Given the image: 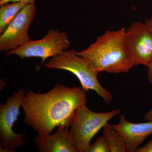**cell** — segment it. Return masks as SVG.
Instances as JSON below:
<instances>
[{
	"label": "cell",
	"instance_id": "cell-13",
	"mask_svg": "<svg viewBox=\"0 0 152 152\" xmlns=\"http://www.w3.org/2000/svg\"><path fill=\"white\" fill-rule=\"evenodd\" d=\"M88 152H111L107 140L103 135L99 137L93 144H91Z\"/></svg>",
	"mask_w": 152,
	"mask_h": 152
},
{
	"label": "cell",
	"instance_id": "cell-5",
	"mask_svg": "<svg viewBox=\"0 0 152 152\" xmlns=\"http://www.w3.org/2000/svg\"><path fill=\"white\" fill-rule=\"evenodd\" d=\"M25 94V90L20 89L8 97L5 103L0 106V152H15V148L26 145V133L16 134L12 129L20 113V108Z\"/></svg>",
	"mask_w": 152,
	"mask_h": 152
},
{
	"label": "cell",
	"instance_id": "cell-9",
	"mask_svg": "<svg viewBox=\"0 0 152 152\" xmlns=\"http://www.w3.org/2000/svg\"><path fill=\"white\" fill-rule=\"evenodd\" d=\"M113 126L124 139L128 152H135L147 137L152 134V121L138 124L130 122L124 114L120 116L118 124Z\"/></svg>",
	"mask_w": 152,
	"mask_h": 152
},
{
	"label": "cell",
	"instance_id": "cell-18",
	"mask_svg": "<svg viewBox=\"0 0 152 152\" xmlns=\"http://www.w3.org/2000/svg\"><path fill=\"white\" fill-rule=\"evenodd\" d=\"M145 118L148 121H152V108L145 115Z\"/></svg>",
	"mask_w": 152,
	"mask_h": 152
},
{
	"label": "cell",
	"instance_id": "cell-4",
	"mask_svg": "<svg viewBox=\"0 0 152 152\" xmlns=\"http://www.w3.org/2000/svg\"><path fill=\"white\" fill-rule=\"evenodd\" d=\"M121 111L118 109L98 113L92 111L86 105L79 107L69 130L76 152H88L93 137Z\"/></svg>",
	"mask_w": 152,
	"mask_h": 152
},
{
	"label": "cell",
	"instance_id": "cell-6",
	"mask_svg": "<svg viewBox=\"0 0 152 152\" xmlns=\"http://www.w3.org/2000/svg\"><path fill=\"white\" fill-rule=\"evenodd\" d=\"M71 45L69 36L59 29H50L45 37L38 40L30 39L26 43L10 51L7 56L15 55L22 60L30 57H39L42 59L40 67L50 57H55L67 50Z\"/></svg>",
	"mask_w": 152,
	"mask_h": 152
},
{
	"label": "cell",
	"instance_id": "cell-15",
	"mask_svg": "<svg viewBox=\"0 0 152 152\" xmlns=\"http://www.w3.org/2000/svg\"><path fill=\"white\" fill-rule=\"evenodd\" d=\"M36 0H0V6L8 3L18 2H26L28 4H34Z\"/></svg>",
	"mask_w": 152,
	"mask_h": 152
},
{
	"label": "cell",
	"instance_id": "cell-1",
	"mask_svg": "<svg viewBox=\"0 0 152 152\" xmlns=\"http://www.w3.org/2000/svg\"><path fill=\"white\" fill-rule=\"evenodd\" d=\"M86 95L82 88H70L59 83L44 94L29 91L22 102L24 121L38 135L51 134L56 127L69 129L77 109L86 105Z\"/></svg>",
	"mask_w": 152,
	"mask_h": 152
},
{
	"label": "cell",
	"instance_id": "cell-8",
	"mask_svg": "<svg viewBox=\"0 0 152 152\" xmlns=\"http://www.w3.org/2000/svg\"><path fill=\"white\" fill-rule=\"evenodd\" d=\"M125 40L134 65L148 66L152 57V33L145 23H133L126 31Z\"/></svg>",
	"mask_w": 152,
	"mask_h": 152
},
{
	"label": "cell",
	"instance_id": "cell-10",
	"mask_svg": "<svg viewBox=\"0 0 152 152\" xmlns=\"http://www.w3.org/2000/svg\"><path fill=\"white\" fill-rule=\"evenodd\" d=\"M68 128H58L53 134L38 135L36 148L40 152H76Z\"/></svg>",
	"mask_w": 152,
	"mask_h": 152
},
{
	"label": "cell",
	"instance_id": "cell-2",
	"mask_svg": "<svg viewBox=\"0 0 152 152\" xmlns=\"http://www.w3.org/2000/svg\"><path fill=\"white\" fill-rule=\"evenodd\" d=\"M126 30H107L94 43L77 54L85 59L94 70L100 73H127L134 66L125 42Z\"/></svg>",
	"mask_w": 152,
	"mask_h": 152
},
{
	"label": "cell",
	"instance_id": "cell-17",
	"mask_svg": "<svg viewBox=\"0 0 152 152\" xmlns=\"http://www.w3.org/2000/svg\"><path fill=\"white\" fill-rule=\"evenodd\" d=\"M145 23L150 31L152 33V16L146 20Z\"/></svg>",
	"mask_w": 152,
	"mask_h": 152
},
{
	"label": "cell",
	"instance_id": "cell-11",
	"mask_svg": "<svg viewBox=\"0 0 152 152\" xmlns=\"http://www.w3.org/2000/svg\"><path fill=\"white\" fill-rule=\"evenodd\" d=\"M28 4L26 2L8 3L0 8V34L5 31L11 22L22 9Z\"/></svg>",
	"mask_w": 152,
	"mask_h": 152
},
{
	"label": "cell",
	"instance_id": "cell-12",
	"mask_svg": "<svg viewBox=\"0 0 152 152\" xmlns=\"http://www.w3.org/2000/svg\"><path fill=\"white\" fill-rule=\"evenodd\" d=\"M103 128L102 135L107 142L111 152H127L124 139L113 125L108 122Z\"/></svg>",
	"mask_w": 152,
	"mask_h": 152
},
{
	"label": "cell",
	"instance_id": "cell-14",
	"mask_svg": "<svg viewBox=\"0 0 152 152\" xmlns=\"http://www.w3.org/2000/svg\"><path fill=\"white\" fill-rule=\"evenodd\" d=\"M135 152H152V140L143 146L139 147Z\"/></svg>",
	"mask_w": 152,
	"mask_h": 152
},
{
	"label": "cell",
	"instance_id": "cell-3",
	"mask_svg": "<svg viewBox=\"0 0 152 152\" xmlns=\"http://www.w3.org/2000/svg\"><path fill=\"white\" fill-rule=\"evenodd\" d=\"M76 50H66L53 57L44 67L50 69L64 70L74 74L81 85L82 89L88 92L93 90L109 104L113 99L111 93L104 88L98 80L99 73L92 69L88 62L77 54Z\"/></svg>",
	"mask_w": 152,
	"mask_h": 152
},
{
	"label": "cell",
	"instance_id": "cell-16",
	"mask_svg": "<svg viewBox=\"0 0 152 152\" xmlns=\"http://www.w3.org/2000/svg\"><path fill=\"white\" fill-rule=\"evenodd\" d=\"M147 67L148 68L147 72L148 81L150 84L152 85V57Z\"/></svg>",
	"mask_w": 152,
	"mask_h": 152
},
{
	"label": "cell",
	"instance_id": "cell-7",
	"mask_svg": "<svg viewBox=\"0 0 152 152\" xmlns=\"http://www.w3.org/2000/svg\"><path fill=\"white\" fill-rule=\"evenodd\" d=\"M35 4L25 6L0 36V51H10L30 40L28 31L36 15Z\"/></svg>",
	"mask_w": 152,
	"mask_h": 152
}]
</instances>
